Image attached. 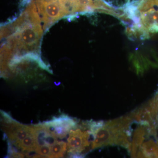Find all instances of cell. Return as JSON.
I'll list each match as a JSON object with an SVG mask.
<instances>
[{
  "mask_svg": "<svg viewBox=\"0 0 158 158\" xmlns=\"http://www.w3.org/2000/svg\"><path fill=\"white\" fill-rule=\"evenodd\" d=\"M41 21L28 9L14 23L11 34L5 43L6 59L14 55L10 64L15 65L27 59L40 61L39 51L42 30Z\"/></svg>",
  "mask_w": 158,
  "mask_h": 158,
  "instance_id": "obj_1",
  "label": "cell"
},
{
  "mask_svg": "<svg viewBox=\"0 0 158 158\" xmlns=\"http://www.w3.org/2000/svg\"><path fill=\"white\" fill-rule=\"evenodd\" d=\"M43 123L50 133L60 139L66 137L77 125L76 122L65 115L54 117L49 121Z\"/></svg>",
  "mask_w": 158,
  "mask_h": 158,
  "instance_id": "obj_2",
  "label": "cell"
},
{
  "mask_svg": "<svg viewBox=\"0 0 158 158\" xmlns=\"http://www.w3.org/2000/svg\"><path fill=\"white\" fill-rule=\"evenodd\" d=\"M67 144L64 141H57L52 146V158H61L64 156Z\"/></svg>",
  "mask_w": 158,
  "mask_h": 158,
  "instance_id": "obj_5",
  "label": "cell"
},
{
  "mask_svg": "<svg viewBox=\"0 0 158 158\" xmlns=\"http://www.w3.org/2000/svg\"><path fill=\"white\" fill-rule=\"evenodd\" d=\"M69 134V136L67 139L68 152L75 156L89 145L90 135H93L90 131L83 132L80 129L71 130Z\"/></svg>",
  "mask_w": 158,
  "mask_h": 158,
  "instance_id": "obj_3",
  "label": "cell"
},
{
  "mask_svg": "<svg viewBox=\"0 0 158 158\" xmlns=\"http://www.w3.org/2000/svg\"><path fill=\"white\" fill-rule=\"evenodd\" d=\"M35 152L42 156L52 158V146L48 144H44L39 146L36 148Z\"/></svg>",
  "mask_w": 158,
  "mask_h": 158,
  "instance_id": "obj_6",
  "label": "cell"
},
{
  "mask_svg": "<svg viewBox=\"0 0 158 158\" xmlns=\"http://www.w3.org/2000/svg\"><path fill=\"white\" fill-rule=\"evenodd\" d=\"M19 148L25 152V153L26 154H28L29 152H35L36 142L33 126H32L31 132L22 141Z\"/></svg>",
  "mask_w": 158,
  "mask_h": 158,
  "instance_id": "obj_4",
  "label": "cell"
}]
</instances>
